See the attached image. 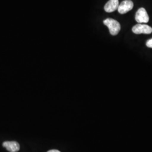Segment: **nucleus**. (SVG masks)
<instances>
[{
	"label": "nucleus",
	"mask_w": 152,
	"mask_h": 152,
	"mask_svg": "<svg viewBox=\"0 0 152 152\" xmlns=\"http://www.w3.org/2000/svg\"><path fill=\"white\" fill-rule=\"evenodd\" d=\"M104 25L108 28L110 33L112 36L117 35L121 30V25L120 23L113 19L108 18L103 21Z\"/></svg>",
	"instance_id": "1"
},
{
	"label": "nucleus",
	"mask_w": 152,
	"mask_h": 152,
	"mask_svg": "<svg viewBox=\"0 0 152 152\" xmlns=\"http://www.w3.org/2000/svg\"><path fill=\"white\" fill-rule=\"evenodd\" d=\"M2 145L10 152H18L20 149V145L16 141H5Z\"/></svg>",
	"instance_id": "5"
},
{
	"label": "nucleus",
	"mask_w": 152,
	"mask_h": 152,
	"mask_svg": "<svg viewBox=\"0 0 152 152\" xmlns=\"http://www.w3.org/2000/svg\"><path fill=\"white\" fill-rule=\"evenodd\" d=\"M135 20L139 24L147 23L149 22V15L144 8L141 7L137 11L135 15Z\"/></svg>",
	"instance_id": "2"
},
{
	"label": "nucleus",
	"mask_w": 152,
	"mask_h": 152,
	"mask_svg": "<svg viewBox=\"0 0 152 152\" xmlns=\"http://www.w3.org/2000/svg\"><path fill=\"white\" fill-rule=\"evenodd\" d=\"M134 4L131 0H125L119 4L118 11L121 14H124L133 9Z\"/></svg>",
	"instance_id": "4"
},
{
	"label": "nucleus",
	"mask_w": 152,
	"mask_h": 152,
	"mask_svg": "<svg viewBox=\"0 0 152 152\" xmlns=\"http://www.w3.org/2000/svg\"><path fill=\"white\" fill-rule=\"evenodd\" d=\"M48 152H60L59 151L56 150V149H52V150H50Z\"/></svg>",
	"instance_id": "8"
},
{
	"label": "nucleus",
	"mask_w": 152,
	"mask_h": 152,
	"mask_svg": "<svg viewBox=\"0 0 152 152\" xmlns=\"http://www.w3.org/2000/svg\"><path fill=\"white\" fill-rule=\"evenodd\" d=\"M132 32L135 34H151L152 32V28L146 24H137L134 26L132 29Z\"/></svg>",
	"instance_id": "3"
},
{
	"label": "nucleus",
	"mask_w": 152,
	"mask_h": 152,
	"mask_svg": "<svg viewBox=\"0 0 152 152\" xmlns=\"http://www.w3.org/2000/svg\"><path fill=\"white\" fill-rule=\"evenodd\" d=\"M146 46L148 48H152V38L147 41L146 42Z\"/></svg>",
	"instance_id": "7"
},
{
	"label": "nucleus",
	"mask_w": 152,
	"mask_h": 152,
	"mask_svg": "<svg viewBox=\"0 0 152 152\" xmlns=\"http://www.w3.org/2000/svg\"><path fill=\"white\" fill-rule=\"evenodd\" d=\"M118 0H109L104 6V10L107 12H112L118 9Z\"/></svg>",
	"instance_id": "6"
}]
</instances>
